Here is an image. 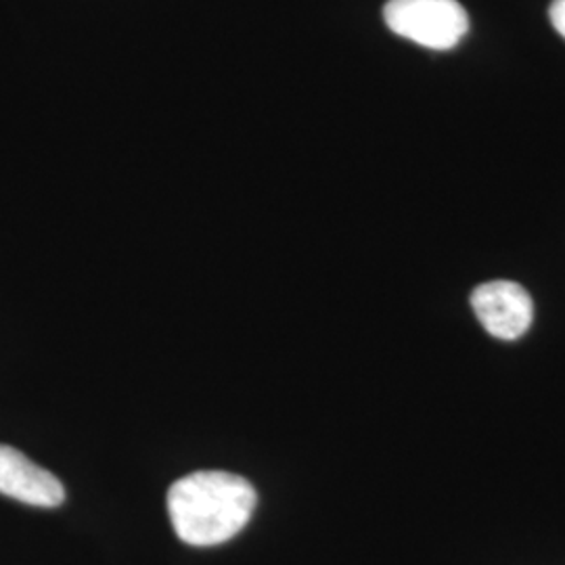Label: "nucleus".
Segmentation results:
<instances>
[{
    "instance_id": "obj_1",
    "label": "nucleus",
    "mask_w": 565,
    "mask_h": 565,
    "mask_svg": "<svg viewBox=\"0 0 565 565\" xmlns=\"http://www.w3.org/2000/svg\"><path fill=\"white\" fill-rule=\"evenodd\" d=\"M258 503L252 482L228 471H195L170 486L168 513L182 543L223 545L249 522Z\"/></svg>"
},
{
    "instance_id": "obj_2",
    "label": "nucleus",
    "mask_w": 565,
    "mask_h": 565,
    "mask_svg": "<svg viewBox=\"0 0 565 565\" xmlns=\"http://www.w3.org/2000/svg\"><path fill=\"white\" fill-rule=\"evenodd\" d=\"M384 20L396 36L434 51L455 49L469 32V15L457 0H387Z\"/></svg>"
},
{
    "instance_id": "obj_3",
    "label": "nucleus",
    "mask_w": 565,
    "mask_h": 565,
    "mask_svg": "<svg viewBox=\"0 0 565 565\" xmlns=\"http://www.w3.org/2000/svg\"><path fill=\"white\" fill-rule=\"evenodd\" d=\"M471 308L492 338L518 340L534 319V302L520 282H482L471 294Z\"/></svg>"
},
{
    "instance_id": "obj_4",
    "label": "nucleus",
    "mask_w": 565,
    "mask_h": 565,
    "mask_svg": "<svg viewBox=\"0 0 565 565\" xmlns=\"http://www.w3.org/2000/svg\"><path fill=\"white\" fill-rule=\"evenodd\" d=\"M0 494L44 509L65 501L63 484L49 469L32 463L21 450L7 445H0Z\"/></svg>"
},
{
    "instance_id": "obj_5",
    "label": "nucleus",
    "mask_w": 565,
    "mask_h": 565,
    "mask_svg": "<svg viewBox=\"0 0 565 565\" xmlns=\"http://www.w3.org/2000/svg\"><path fill=\"white\" fill-rule=\"evenodd\" d=\"M548 18L553 28L559 32V36L565 39V0H553L548 9Z\"/></svg>"
}]
</instances>
